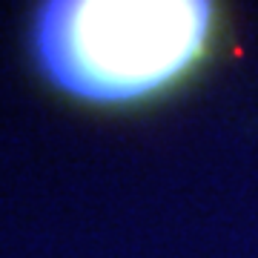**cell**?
I'll return each instance as SVG.
<instances>
[{"label":"cell","instance_id":"6da1fadb","mask_svg":"<svg viewBox=\"0 0 258 258\" xmlns=\"http://www.w3.org/2000/svg\"><path fill=\"white\" fill-rule=\"evenodd\" d=\"M212 35L215 9L204 0H55L32 20V55L72 98L132 103L192 72Z\"/></svg>","mask_w":258,"mask_h":258}]
</instances>
